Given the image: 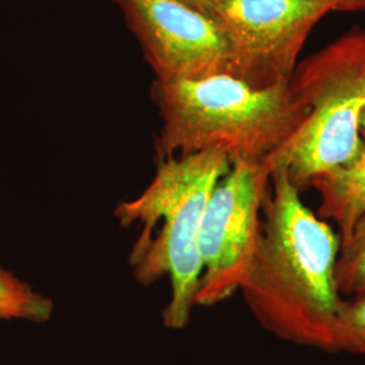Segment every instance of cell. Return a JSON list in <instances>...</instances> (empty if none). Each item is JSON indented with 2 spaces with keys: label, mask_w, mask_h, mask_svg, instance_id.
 <instances>
[{
  "label": "cell",
  "mask_w": 365,
  "mask_h": 365,
  "mask_svg": "<svg viewBox=\"0 0 365 365\" xmlns=\"http://www.w3.org/2000/svg\"><path fill=\"white\" fill-rule=\"evenodd\" d=\"M230 165L215 149L157 161L144 191L114 209L119 226L140 230L129 253L135 282L149 287L170 277V298L163 310L170 329H182L191 319L202 274L200 225L212 190Z\"/></svg>",
  "instance_id": "7a4b0ae2"
},
{
  "label": "cell",
  "mask_w": 365,
  "mask_h": 365,
  "mask_svg": "<svg viewBox=\"0 0 365 365\" xmlns=\"http://www.w3.org/2000/svg\"><path fill=\"white\" fill-rule=\"evenodd\" d=\"M221 29L233 76L257 88L287 83L318 22L345 0H190Z\"/></svg>",
  "instance_id": "5b68a950"
},
{
  "label": "cell",
  "mask_w": 365,
  "mask_h": 365,
  "mask_svg": "<svg viewBox=\"0 0 365 365\" xmlns=\"http://www.w3.org/2000/svg\"><path fill=\"white\" fill-rule=\"evenodd\" d=\"M337 349L365 354V291L344 300L336 324Z\"/></svg>",
  "instance_id": "8fae6325"
},
{
  "label": "cell",
  "mask_w": 365,
  "mask_h": 365,
  "mask_svg": "<svg viewBox=\"0 0 365 365\" xmlns=\"http://www.w3.org/2000/svg\"><path fill=\"white\" fill-rule=\"evenodd\" d=\"M140 41L158 81L233 75L221 29L190 0H113Z\"/></svg>",
  "instance_id": "52a82bcc"
},
{
  "label": "cell",
  "mask_w": 365,
  "mask_h": 365,
  "mask_svg": "<svg viewBox=\"0 0 365 365\" xmlns=\"http://www.w3.org/2000/svg\"><path fill=\"white\" fill-rule=\"evenodd\" d=\"M54 303L0 265V321L42 324L52 318Z\"/></svg>",
  "instance_id": "9c48e42d"
},
{
  "label": "cell",
  "mask_w": 365,
  "mask_h": 365,
  "mask_svg": "<svg viewBox=\"0 0 365 365\" xmlns=\"http://www.w3.org/2000/svg\"><path fill=\"white\" fill-rule=\"evenodd\" d=\"M269 175L259 242L241 292L253 317L277 339L339 352V235L303 203L284 170Z\"/></svg>",
  "instance_id": "6da1fadb"
},
{
  "label": "cell",
  "mask_w": 365,
  "mask_h": 365,
  "mask_svg": "<svg viewBox=\"0 0 365 365\" xmlns=\"http://www.w3.org/2000/svg\"><path fill=\"white\" fill-rule=\"evenodd\" d=\"M361 152L346 168L317 178L310 187L321 197L318 217L336 222L339 244L346 241L353 226L365 212V111L360 122Z\"/></svg>",
  "instance_id": "ba28073f"
},
{
  "label": "cell",
  "mask_w": 365,
  "mask_h": 365,
  "mask_svg": "<svg viewBox=\"0 0 365 365\" xmlns=\"http://www.w3.org/2000/svg\"><path fill=\"white\" fill-rule=\"evenodd\" d=\"M289 83L307 115L264 164L269 173L284 170L302 191L317 178L349 167L361 152L364 29H353L307 57Z\"/></svg>",
  "instance_id": "277c9868"
},
{
  "label": "cell",
  "mask_w": 365,
  "mask_h": 365,
  "mask_svg": "<svg viewBox=\"0 0 365 365\" xmlns=\"http://www.w3.org/2000/svg\"><path fill=\"white\" fill-rule=\"evenodd\" d=\"M365 11V0H345L342 11Z\"/></svg>",
  "instance_id": "7c38bea8"
},
{
  "label": "cell",
  "mask_w": 365,
  "mask_h": 365,
  "mask_svg": "<svg viewBox=\"0 0 365 365\" xmlns=\"http://www.w3.org/2000/svg\"><path fill=\"white\" fill-rule=\"evenodd\" d=\"M269 185L264 163L233 161L212 190L199 233L196 306L211 307L241 291L255 259Z\"/></svg>",
  "instance_id": "8992f818"
},
{
  "label": "cell",
  "mask_w": 365,
  "mask_h": 365,
  "mask_svg": "<svg viewBox=\"0 0 365 365\" xmlns=\"http://www.w3.org/2000/svg\"><path fill=\"white\" fill-rule=\"evenodd\" d=\"M336 283L341 295L365 291V212L353 226L349 238L339 244Z\"/></svg>",
  "instance_id": "30bf717a"
},
{
  "label": "cell",
  "mask_w": 365,
  "mask_h": 365,
  "mask_svg": "<svg viewBox=\"0 0 365 365\" xmlns=\"http://www.w3.org/2000/svg\"><path fill=\"white\" fill-rule=\"evenodd\" d=\"M152 99L161 118L157 161L215 149L230 163H265L307 115L289 81L257 88L229 73L156 80Z\"/></svg>",
  "instance_id": "3957f363"
}]
</instances>
